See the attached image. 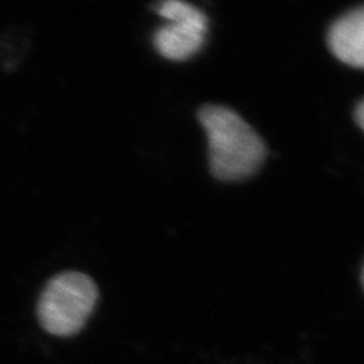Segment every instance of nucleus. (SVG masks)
Here are the masks:
<instances>
[{
    "label": "nucleus",
    "instance_id": "obj_1",
    "mask_svg": "<svg viewBox=\"0 0 364 364\" xmlns=\"http://www.w3.org/2000/svg\"><path fill=\"white\" fill-rule=\"evenodd\" d=\"M198 119L208 136L210 168L220 181H242L264 163L266 144L238 114L223 105H205Z\"/></svg>",
    "mask_w": 364,
    "mask_h": 364
},
{
    "label": "nucleus",
    "instance_id": "obj_2",
    "mask_svg": "<svg viewBox=\"0 0 364 364\" xmlns=\"http://www.w3.org/2000/svg\"><path fill=\"white\" fill-rule=\"evenodd\" d=\"M97 299V287L90 277L79 272L60 273L48 282L38 299L40 323L49 334L73 336L84 328Z\"/></svg>",
    "mask_w": 364,
    "mask_h": 364
},
{
    "label": "nucleus",
    "instance_id": "obj_3",
    "mask_svg": "<svg viewBox=\"0 0 364 364\" xmlns=\"http://www.w3.org/2000/svg\"><path fill=\"white\" fill-rule=\"evenodd\" d=\"M156 13L167 20V25L154 36L159 55L170 61H186L202 49L208 32V18L200 9L168 0L156 5Z\"/></svg>",
    "mask_w": 364,
    "mask_h": 364
},
{
    "label": "nucleus",
    "instance_id": "obj_4",
    "mask_svg": "<svg viewBox=\"0 0 364 364\" xmlns=\"http://www.w3.org/2000/svg\"><path fill=\"white\" fill-rule=\"evenodd\" d=\"M328 46L338 61L364 70V5L348 11L333 23Z\"/></svg>",
    "mask_w": 364,
    "mask_h": 364
},
{
    "label": "nucleus",
    "instance_id": "obj_5",
    "mask_svg": "<svg viewBox=\"0 0 364 364\" xmlns=\"http://www.w3.org/2000/svg\"><path fill=\"white\" fill-rule=\"evenodd\" d=\"M355 122H357V124L358 127L364 131V99L360 102V104L357 105V108H355Z\"/></svg>",
    "mask_w": 364,
    "mask_h": 364
},
{
    "label": "nucleus",
    "instance_id": "obj_6",
    "mask_svg": "<svg viewBox=\"0 0 364 364\" xmlns=\"http://www.w3.org/2000/svg\"><path fill=\"white\" fill-rule=\"evenodd\" d=\"M361 281H363V287H364V267H363V275H361Z\"/></svg>",
    "mask_w": 364,
    "mask_h": 364
}]
</instances>
